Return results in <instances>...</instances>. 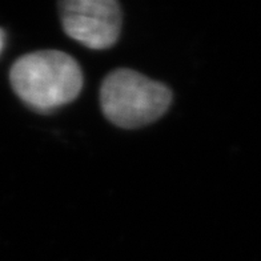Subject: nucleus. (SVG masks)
Returning a JSON list of instances; mask_svg holds the SVG:
<instances>
[{"label":"nucleus","instance_id":"f03ea898","mask_svg":"<svg viewBox=\"0 0 261 261\" xmlns=\"http://www.w3.org/2000/svg\"><path fill=\"white\" fill-rule=\"evenodd\" d=\"M172 91L160 82L129 68H117L104 77L100 106L104 116L124 129L143 128L168 111Z\"/></svg>","mask_w":261,"mask_h":261},{"label":"nucleus","instance_id":"20e7f679","mask_svg":"<svg viewBox=\"0 0 261 261\" xmlns=\"http://www.w3.org/2000/svg\"><path fill=\"white\" fill-rule=\"evenodd\" d=\"M4 44H6V32L0 28V54L3 52Z\"/></svg>","mask_w":261,"mask_h":261},{"label":"nucleus","instance_id":"f257e3e1","mask_svg":"<svg viewBox=\"0 0 261 261\" xmlns=\"http://www.w3.org/2000/svg\"><path fill=\"white\" fill-rule=\"evenodd\" d=\"M12 90L30 108L48 112L72 103L83 88V71L68 54L56 49L21 56L10 71Z\"/></svg>","mask_w":261,"mask_h":261},{"label":"nucleus","instance_id":"7ed1b4c3","mask_svg":"<svg viewBox=\"0 0 261 261\" xmlns=\"http://www.w3.org/2000/svg\"><path fill=\"white\" fill-rule=\"evenodd\" d=\"M63 30L90 49H108L121 30L120 4L116 0H63L59 3Z\"/></svg>","mask_w":261,"mask_h":261}]
</instances>
